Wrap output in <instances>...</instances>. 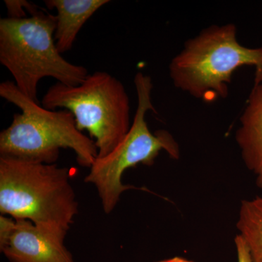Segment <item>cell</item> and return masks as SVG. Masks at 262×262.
I'll return each instance as SVG.
<instances>
[{
  "instance_id": "9c48e42d",
  "label": "cell",
  "mask_w": 262,
  "mask_h": 262,
  "mask_svg": "<svg viewBox=\"0 0 262 262\" xmlns=\"http://www.w3.org/2000/svg\"><path fill=\"white\" fill-rule=\"evenodd\" d=\"M48 9L57 12L54 38L60 53L70 51L84 24L108 0H45Z\"/></svg>"
},
{
  "instance_id": "7a4b0ae2",
  "label": "cell",
  "mask_w": 262,
  "mask_h": 262,
  "mask_svg": "<svg viewBox=\"0 0 262 262\" xmlns=\"http://www.w3.org/2000/svg\"><path fill=\"white\" fill-rule=\"evenodd\" d=\"M70 170L0 157V213L67 234L78 212Z\"/></svg>"
},
{
  "instance_id": "52a82bcc",
  "label": "cell",
  "mask_w": 262,
  "mask_h": 262,
  "mask_svg": "<svg viewBox=\"0 0 262 262\" xmlns=\"http://www.w3.org/2000/svg\"><path fill=\"white\" fill-rule=\"evenodd\" d=\"M66 235L0 215V251L10 262H75L63 244Z\"/></svg>"
},
{
  "instance_id": "8fae6325",
  "label": "cell",
  "mask_w": 262,
  "mask_h": 262,
  "mask_svg": "<svg viewBox=\"0 0 262 262\" xmlns=\"http://www.w3.org/2000/svg\"><path fill=\"white\" fill-rule=\"evenodd\" d=\"M8 17L11 19H23L32 16L39 10L37 5L26 0H5Z\"/></svg>"
},
{
  "instance_id": "6da1fadb",
  "label": "cell",
  "mask_w": 262,
  "mask_h": 262,
  "mask_svg": "<svg viewBox=\"0 0 262 262\" xmlns=\"http://www.w3.org/2000/svg\"><path fill=\"white\" fill-rule=\"evenodd\" d=\"M0 96L20 108L9 127L0 133V157L55 164L60 149L75 151L81 166L91 168L98 157L95 141L78 130L67 110H50L25 96L14 82L0 84Z\"/></svg>"
},
{
  "instance_id": "5b68a950",
  "label": "cell",
  "mask_w": 262,
  "mask_h": 262,
  "mask_svg": "<svg viewBox=\"0 0 262 262\" xmlns=\"http://www.w3.org/2000/svg\"><path fill=\"white\" fill-rule=\"evenodd\" d=\"M42 106L71 112L78 130H87L95 141L97 158L113 151L131 127L126 89L121 81L106 72L89 74L78 85L57 82L43 96Z\"/></svg>"
},
{
  "instance_id": "277c9868",
  "label": "cell",
  "mask_w": 262,
  "mask_h": 262,
  "mask_svg": "<svg viewBox=\"0 0 262 262\" xmlns=\"http://www.w3.org/2000/svg\"><path fill=\"white\" fill-rule=\"evenodd\" d=\"M252 66L262 71V46L239 44L232 24L211 26L189 39L169 66L174 86L206 101L228 96V84L237 69Z\"/></svg>"
},
{
  "instance_id": "5bb4252c",
  "label": "cell",
  "mask_w": 262,
  "mask_h": 262,
  "mask_svg": "<svg viewBox=\"0 0 262 262\" xmlns=\"http://www.w3.org/2000/svg\"><path fill=\"white\" fill-rule=\"evenodd\" d=\"M262 82V71L260 73L256 74L255 75L254 83H257V82Z\"/></svg>"
},
{
  "instance_id": "7c38bea8",
  "label": "cell",
  "mask_w": 262,
  "mask_h": 262,
  "mask_svg": "<svg viewBox=\"0 0 262 262\" xmlns=\"http://www.w3.org/2000/svg\"><path fill=\"white\" fill-rule=\"evenodd\" d=\"M234 244H235L236 251H237V261L253 262L247 245L238 234L234 238Z\"/></svg>"
},
{
  "instance_id": "8992f818",
  "label": "cell",
  "mask_w": 262,
  "mask_h": 262,
  "mask_svg": "<svg viewBox=\"0 0 262 262\" xmlns=\"http://www.w3.org/2000/svg\"><path fill=\"white\" fill-rule=\"evenodd\" d=\"M138 105L134 121L123 140L103 158H97L91 165L84 182L97 189L103 211L108 214L115 209L122 192L136 189L124 185L122 174L139 164L153 165L160 151H166L173 159H179L180 149L173 136L166 130L150 131L146 121L148 111L156 112L151 103L152 82L149 76L136 73L134 78Z\"/></svg>"
},
{
  "instance_id": "30bf717a",
  "label": "cell",
  "mask_w": 262,
  "mask_h": 262,
  "mask_svg": "<svg viewBox=\"0 0 262 262\" xmlns=\"http://www.w3.org/2000/svg\"><path fill=\"white\" fill-rule=\"evenodd\" d=\"M237 228L253 262H262V196L241 202Z\"/></svg>"
},
{
  "instance_id": "3957f363",
  "label": "cell",
  "mask_w": 262,
  "mask_h": 262,
  "mask_svg": "<svg viewBox=\"0 0 262 262\" xmlns=\"http://www.w3.org/2000/svg\"><path fill=\"white\" fill-rule=\"evenodd\" d=\"M56 15L39 9L28 18L0 20V63L25 96L39 103L37 88L46 77L76 86L89 76L83 66L67 61L57 48Z\"/></svg>"
},
{
  "instance_id": "4fadbf2b",
  "label": "cell",
  "mask_w": 262,
  "mask_h": 262,
  "mask_svg": "<svg viewBox=\"0 0 262 262\" xmlns=\"http://www.w3.org/2000/svg\"><path fill=\"white\" fill-rule=\"evenodd\" d=\"M157 262H194L188 260L187 258L180 257V256H175V257L168 258V259L162 260V261Z\"/></svg>"
},
{
  "instance_id": "ba28073f",
  "label": "cell",
  "mask_w": 262,
  "mask_h": 262,
  "mask_svg": "<svg viewBox=\"0 0 262 262\" xmlns=\"http://www.w3.org/2000/svg\"><path fill=\"white\" fill-rule=\"evenodd\" d=\"M236 131L241 156L262 189V82L254 83Z\"/></svg>"
}]
</instances>
